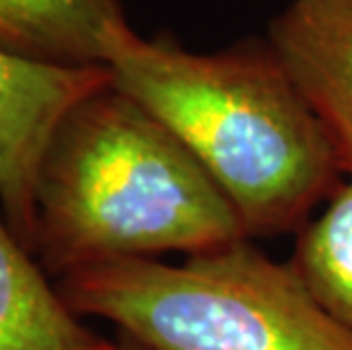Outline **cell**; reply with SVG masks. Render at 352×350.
<instances>
[{
    "label": "cell",
    "instance_id": "6da1fadb",
    "mask_svg": "<svg viewBox=\"0 0 352 350\" xmlns=\"http://www.w3.org/2000/svg\"><path fill=\"white\" fill-rule=\"evenodd\" d=\"M109 71L114 87L189 148L250 239L298 232L348 177L327 128L268 43L191 53L134 34Z\"/></svg>",
    "mask_w": 352,
    "mask_h": 350
},
{
    "label": "cell",
    "instance_id": "7a4b0ae2",
    "mask_svg": "<svg viewBox=\"0 0 352 350\" xmlns=\"http://www.w3.org/2000/svg\"><path fill=\"white\" fill-rule=\"evenodd\" d=\"M250 239L234 207L166 125L114 82L73 105L34 184L32 255L55 278L160 252Z\"/></svg>",
    "mask_w": 352,
    "mask_h": 350
},
{
    "label": "cell",
    "instance_id": "3957f363",
    "mask_svg": "<svg viewBox=\"0 0 352 350\" xmlns=\"http://www.w3.org/2000/svg\"><path fill=\"white\" fill-rule=\"evenodd\" d=\"M78 316L114 323L151 350H352L289 262L252 239L168 264L121 257L57 278Z\"/></svg>",
    "mask_w": 352,
    "mask_h": 350
},
{
    "label": "cell",
    "instance_id": "277c9868",
    "mask_svg": "<svg viewBox=\"0 0 352 350\" xmlns=\"http://www.w3.org/2000/svg\"><path fill=\"white\" fill-rule=\"evenodd\" d=\"M111 82L104 66H55L0 48V210L32 252L34 184L52 132L73 105Z\"/></svg>",
    "mask_w": 352,
    "mask_h": 350
},
{
    "label": "cell",
    "instance_id": "5b68a950",
    "mask_svg": "<svg viewBox=\"0 0 352 350\" xmlns=\"http://www.w3.org/2000/svg\"><path fill=\"white\" fill-rule=\"evenodd\" d=\"M268 46L309 100L352 177V0H291Z\"/></svg>",
    "mask_w": 352,
    "mask_h": 350
},
{
    "label": "cell",
    "instance_id": "8992f818",
    "mask_svg": "<svg viewBox=\"0 0 352 350\" xmlns=\"http://www.w3.org/2000/svg\"><path fill=\"white\" fill-rule=\"evenodd\" d=\"M121 0H0V48L55 66H104L132 36Z\"/></svg>",
    "mask_w": 352,
    "mask_h": 350
},
{
    "label": "cell",
    "instance_id": "52a82bcc",
    "mask_svg": "<svg viewBox=\"0 0 352 350\" xmlns=\"http://www.w3.org/2000/svg\"><path fill=\"white\" fill-rule=\"evenodd\" d=\"M0 350H116L80 321L0 216Z\"/></svg>",
    "mask_w": 352,
    "mask_h": 350
},
{
    "label": "cell",
    "instance_id": "ba28073f",
    "mask_svg": "<svg viewBox=\"0 0 352 350\" xmlns=\"http://www.w3.org/2000/svg\"><path fill=\"white\" fill-rule=\"evenodd\" d=\"M289 264L352 337V177L296 232Z\"/></svg>",
    "mask_w": 352,
    "mask_h": 350
},
{
    "label": "cell",
    "instance_id": "9c48e42d",
    "mask_svg": "<svg viewBox=\"0 0 352 350\" xmlns=\"http://www.w3.org/2000/svg\"><path fill=\"white\" fill-rule=\"evenodd\" d=\"M116 350H151V348L144 346V344H139L137 339L127 337V334H118V339H116Z\"/></svg>",
    "mask_w": 352,
    "mask_h": 350
}]
</instances>
